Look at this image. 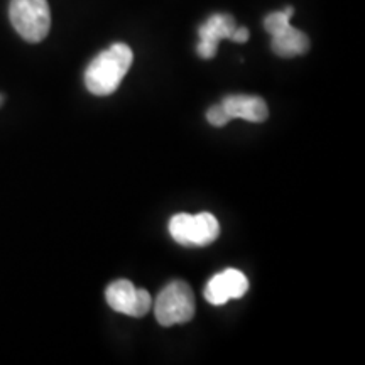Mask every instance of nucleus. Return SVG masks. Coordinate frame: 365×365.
Masks as SVG:
<instances>
[{"label": "nucleus", "mask_w": 365, "mask_h": 365, "mask_svg": "<svg viewBox=\"0 0 365 365\" xmlns=\"http://www.w3.org/2000/svg\"><path fill=\"white\" fill-rule=\"evenodd\" d=\"M249 289V281L244 272L225 269L208 281L205 287V299L213 307H222L227 301L242 298Z\"/></svg>", "instance_id": "7"}, {"label": "nucleus", "mask_w": 365, "mask_h": 365, "mask_svg": "<svg viewBox=\"0 0 365 365\" xmlns=\"http://www.w3.org/2000/svg\"><path fill=\"white\" fill-rule=\"evenodd\" d=\"M9 17L16 33L27 43H41L51 29L48 0H11Z\"/></svg>", "instance_id": "2"}, {"label": "nucleus", "mask_w": 365, "mask_h": 365, "mask_svg": "<svg viewBox=\"0 0 365 365\" xmlns=\"http://www.w3.org/2000/svg\"><path fill=\"white\" fill-rule=\"evenodd\" d=\"M235 29L237 24L234 17L228 14H213L205 21V24L200 26V43L196 46V51L203 59L215 58L218 43L222 39H230Z\"/></svg>", "instance_id": "8"}, {"label": "nucleus", "mask_w": 365, "mask_h": 365, "mask_svg": "<svg viewBox=\"0 0 365 365\" xmlns=\"http://www.w3.org/2000/svg\"><path fill=\"white\" fill-rule=\"evenodd\" d=\"M134 53L124 43H115L93 58L85 71V85L97 97L112 95L130 70Z\"/></svg>", "instance_id": "1"}, {"label": "nucleus", "mask_w": 365, "mask_h": 365, "mask_svg": "<svg viewBox=\"0 0 365 365\" xmlns=\"http://www.w3.org/2000/svg\"><path fill=\"white\" fill-rule=\"evenodd\" d=\"M228 115L232 118H244L249 122L267 120L269 108L267 103L261 97H250V95H230L222 100Z\"/></svg>", "instance_id": "9"}, {"label": "nucleus", "mask_w": 365, "mask_h": 365, "mask_svg": "<svg viewBox=\"0 0 365 365\" xmlns=\"http://www.w3.org/2000/svg\"><path fill=\"white\" fill-rule=\"evenodd\" d=\"M207 120L210 122V124L215 125V127H223V125H227L228 122L232 120V117L228 115V112L225 110V107H223L222 103H218V105H213L212 108H208Z\"/></svg>", "instance_id": "10"}, {"label": "nucleus", "mask_w": 365, "mask_h": 365, "mask_svg": "<svg viewBox=\"0 0 365 365\" xmlns=\"http://www.w3.org/2000/svg\"><path fill=\"white\" fill-rule=\"evenodd\" d=\"M4 100H6V98H4V95L0 93V107H2V105H4Z\"/></svg>", "instance_id": "12"}, {"label": "nucleus", "mask_w": 365, "mask_h": 365, "mask_svg": "<svg viewBox=\"0 0 365 365\" xmlns=\"http://www.w3.org/2000/svg\"><path fill=\"white\" fill-rule=\"evenodd\" d=\"M294 14L293 7H286L284 11L271 12L264 19V27L271 34L272 51L281 58H294L308 53L309 38L303 31L291 26V16Z\"/></svg>", "instance_id": "3"}, {"label": "nucleus", "mask_w": 365, "mask_h": 365, "mask_svg": "<svg viewBox=\"0 0 365 365\" xmlns=\"http://www.w3.org/2000/svg\"><path fill=\"white\" fill-rule=\"evenodd\" d=\"M170 234L185 247H207L220 235V223L212 213H178L170 220Z\"/></svg>", "instance_id": "5"}, {"label": "nucleus", "mask_w": 365, "mask_h": 365, "mask_svg": "<svg viewBox=\"0 0 365 365\" xmlns=\"http://www.w3.org/2000/svg\"><path fill=\"white\" fill-rule=\"evenodd\" d=\"M195 294L185 281H171L164 286L154 304V314L163 327L188 323L195 317Z\"/></svg>", "instance_id": "4"}, {"label": "nucleus", "mask_w": 365, "mask_h": 365, "mask_svg": "<svg viewBox=\"0 0 365 365\" xmlns=\"http://www.w3.org/2000/svg\"><path fill=\"white\" fill-rule=\"evenodd\" d=\"M108 307L113 312L127 314V317L143 318L153 307V298L145 289H137L130 281L117 279L105 291Z\"/></svg>", "instance_id": "6"}, {"label": "nucleus", "mask_w": 365, "mask_h": 365, "mask_svg": "<svg viewBox=\"0 0 365 365\" xmlns=\"http://www.w3.org/2000/svg\"><path fill=\"white\" fill-rule=\"evenodd\" d=\"M230 39L235 41V43H245L249 39V31L245 27H237Z\"/></svg>", "instance_id": "11"}]
</instances>
